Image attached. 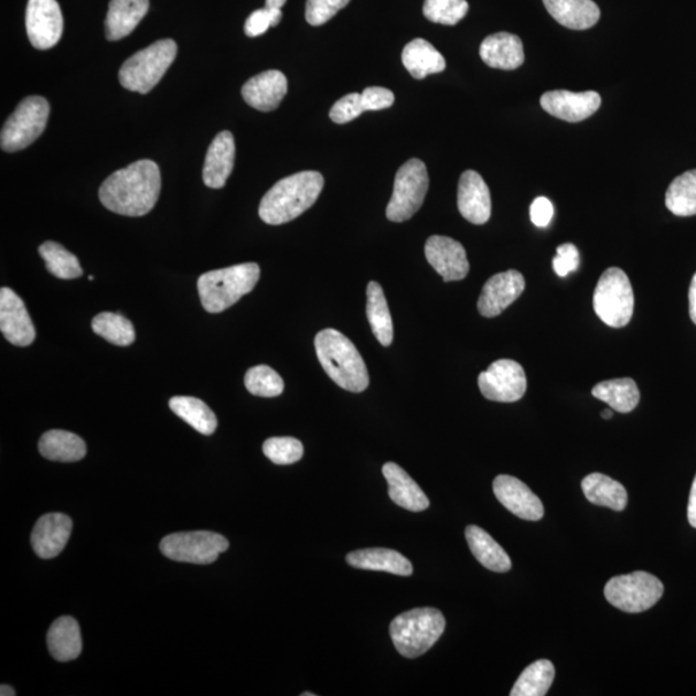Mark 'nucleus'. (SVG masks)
<instances>
[{"instance_id": "2f4dec72", "label": "nucleus", "mask_w": 696, "mask_h": 696, "mask_svg": "<svg viewBox=\"0 0 696 696\" xmlns=\"http://www.w3.org/2000/svg\"><path fill=\"white\" fill-rule=\"evenodd\" d=\"M586 499L596 506L608 507L614 511H623L629 502L625 488L618 481L595 472L582 481Z\"/></svg>"}, {"instance_id": "1a4fd4ad", "label": "nucleus", "mask_w": 696, "mask_h": 696, "mask_svg": "<svg viewBox=\"0 0 696 696\" xmlns=\"http://www.w3.org/2000/svg\"><path fill=\"white\" fill-rule=\"evenodd\" d=\"M50 104L41 96H30L13 111L0 135V144L7 152H17L40 139L47 126Z\"/></svg>"}, {"instance_id": "c756f323", "label": "nucleus", "mask_w": 696, "mask_h": 696, "mask_svg": "<svg viewBox=\"0 0 696 696\" xmlns=\"http://www.w3.org/2000/svg\"><path fill=\"white\" fill-rule=\"evenodd\" d=\"M471 553L484 568L495 572H506L512 568L511 558L491 534L481 527L471 525L465 529Z\"/></svg>"}, {"instance_id": "37998d69", "label": "nucleus", "mask_w": 696, "mask_h": 696, "mask_svg": "<svg viewBox=\"0 0 696 696\" xmlns=\"http://www.w3.org/2000/svg\"><path fill=\"white\" fill-rule=\"evenodd\" d=\"M350 2L351 0H308L306 20L312 26L324 25Z\"/></svg>"}, {"instance_id": "9b49d317", "label": "nucleus", "mask_w": 696, "mask_h": 696, "mask_svg": "<svg viewBox=\"0 0 696 696\" xmlns=\"http://www.w3.org/2000/svg\"><path fill=\"white\" fill-rule=\"evenodd\" d=\"M228 548L224 535L212 532H188L167 535L160 542L162 554L173 561L208 565Z\"/></svg>"}, {"instance_id": "bb28decb", "label": "nucleus", "mask_w": 696, "mask_h": 696, "mask_svg": "<svg viewBox=\"0 0 696 696\" xmlns=\"http://www.w3.org/2000/svg\"><path fill=\"white\" fill-rule=\"evenodd\" d=\"M346 560L356 569L386 571L401 577H409L413 574V566L408 558L394 549H358L349 554Z\"/></svg>"}, {"instance_id": "de8ad7c7", "label": "nucleus", "mask_w": 696, "mask_h": 696, "mask_svg": "<svg viewBox=\"0 0 696 696\" xmlns=\"http://www.w3.org/2000/svg\"><path fill=\"white\" fill-rule=\"evenodd\" d=\"M365 111H378L388 109L395 103L392 90L384 87H368L362 94Z\"/></svg>"}, {"instance_id": "39448f33", "label": "nucleus", "mask_w": 696, "mask_h": 696, "mask_svg": "<svg viewBox=\"0 0 696 696\" xmlns=\"http://www.w3.org/2000/svg\"><path fill=\"white\" fill-rule=\"evenodd\" d=\"M446 630V618L438 609L420 608L396 617L389 625L394 645L403 656L415 660L430 650Z\"/></svg>"}, {"instance_id": "6ab92c4d", "label": "nucleus", "mask_w": 696, "mask_h": 696, "mask_svg": "<svg viewBox=\"0 0 696 696\" xmlns=\"http://www.w3.org/2000/svg\"><path fill=\"white\" fill-rule=\"evenodd\" d=\"M458 210L473 225H484L492 216L491 191L475 171H465L459 180Z\"/></svg>"}, {"instance_id": "a211bd4d", "label": "nucleus", "mask_w": 696, "mask_h": 696, "mask_svg": "<svg viewBox=\"0 0 696 696\" xmlns=\"http://www.w3.org/2000/svg\"><path fill=\"white\" fill-rule=\"evenodd\" d=\"M493 491L496 500L520 518L538 522L545 515L542 501L522 480L500 475L494 480Z\"/></svg>"}, {"instance_id": "864d4df0", "label": "nucleus", "mask_w": 696, "mask_h": 696, "mask_svg": "<svg viewBox=\"0 0 696 696\" xmlns=\"http://www.w3.org/2000/svg\"><path fill=\"white\" fill-rule=\"evenodd\" d=\"M0 695H2V696H14V695H17V690H14L13 687L3 684L2 686H0Z\"/></svg>"}, {"instance_id": "c03bdc74", "label": "nucleus", "mask_w": 696, "mask_h": 696, "mask_svg": "<svg viewBox=\"0 0 696 696\" xmlns=\"http://www.w3.org/2000/svg\"><path fill=\"white\" fill-rule=\"evenodd\" d=\"M364 111L362 94H350L333 105L329 117L336 125H346L361 117Z\"/></svg>"}, {"instance_id": "423d86ee", "label": "nucleus", "mask_w": 696, "mask_h": 696, "mask_svg": "<svg viewBox=\"0 0 696 696\" xmlns=\"http://www.w3.org/2000/svg\"><path fill=\"white\" fill-rule=\"evenodd\" d=\"M175 56L178 44L174 41H158L126 61L119 72V82L128 90L149 94L162 81Z\"/></svg>"}, {"instance_id": "6e6d98bb", "label": "nucleus", "mask_w": 696, "mask_h": 696, "mask_svg": "<svg viewBox=\"0 0 696 696\" xmlns=\"http://www.w3.org/2000/svg\"><path fill=\"white\" fill-rule=\"evenodd\" d=\"M302 696H315V694H311V693H303Z\"/></svg>"}, {"instance_id": "4468645a", "label": "nucleus", "mask_w": 696, "mask_h": 696, "mask_svg": "<svg viewBox=\"0 0 696 696\" xmlns=\"http://www.w3.org/2000/svg\"><path fill=\"white\" fill-rule=\"evenodd\" d=\"M543 110L557 119L579 124L600 109L601 96L598 92L550 90L540 97Z\"/></svg>"}, {"instance_id": "9d476101", "label": "nucleus", "mask_w": 696, "mask_h": 696, "mask_svg": "<svg viewBox=\"0 0 696 696\" xmlns=\"http://www.w3.org/2000/svg\"><path fill=\"white\" fill-rule=\"evenodd\" d=\"M430 179L427 167L419 159H410L396 173L394 193L386 210L393 222L410 219L425 202Z\"/></svg>"}, {"instance_id": "c85d7f7f", "label": "nucleus", "mask_w": 696, "mask_h": 696, "mask_svg": "<svg viewBox=\"0 0 696 696\" xmlns=\"http://www.w3.org/2000/svg\"><path fill=\"white\" fill-rule=\"evenodd\" d=\"M401 60L413 78L419 81L428 75L442 73L447 67L446 58L425 40H415L405 45Z\"/></svg>"}, {"instance_id": "f704fd0d", "label": "nucleus", "mask_w": 696, "mask_h": 696, "mask_svg": "<svg viewBox=\"0 0 696 696\" xmlns=\"http://www.w3.org/2000/svg\"><path fill=\"white\" fill-rule=\"evenodd\" d=\"M170 408L175 416L185 420L197 432L210 436L216 431L217 417L212 409L203 403L191 396H174L170 400Z\"/></svg>"}, {"instance_id": "4c0bfd02", "label": "nucleus", "mask_w": 696, "mask_h": 696, "mask_svg": "<svg viewBox=\"0 0 696 696\" xmlns=\"http://www.w3.org/2000/svg\"><path fill=\"white\" fill-rule=\"evenodd\" d=\"M40 255L44 259L45 267H47V270L53 275V277L72 280L78 279L83 275L78 258L58 243H43L40 247Z\"/></svg>"}, {"instance_id": "cd10ccee", "label": "nucleus", "mask_w": 696, "mask_h": 696, "mask_svg": "<svg viewBox=\"0 0 696 696\" xmlns=\"http://www.w3.org/2000/svg\"><path fill=\"white\" fill-rule=\"evenodd\" d=\"M50 653L58 662H71L82 653L83 642L78 622L61 617L53 622L47 634Z\"/></svg>"}, {"instance_id": "f8f14e48", "label": "nucleus", "mask_w": 696, "mask_h": 696, "mask_svg": "<svg viewBox=\"0 0 696 696\" xmlns=\"http://www.w3.org/2000/svg\"><path fill=\"white\" fill-rule=\"evenodd\" d=\"M479 388L488 400L515 403L523 399L527 381L523 366L508 358L494 362L479 376Z\"/></svg>"}, {"instance_id": "0eeeda50", "label": "nucleus", "mask_w": 696, "mask_h": 696, "mask_svg": "<svg viewBox=\"0 0 696 696\" xmlns=\"http://www.w3.org/2000/svg\"><path fill=\"white\" fill-rule=\"evenodd\" d=\"M593 309L603 323L623 328L630 323L634 310V295L627 274L610 267L601 275L593 295Z\"/></svg>"}, {"instance_id": "603ef678", "label": "nucleus", "mask_w": 696, "mask_h": 696, "mask_svg": "<svg viewBox=\"0 0 696 696\" xmlns=\"http://www.w3.org/2000/svg\"><path fill=\"white\" fill-rule=\"evenodd\" d=\"M287 3V0H266L265 9L281 10Z\"/></svg>"}, {"instance_id": "b1692460", "label": "nucleus", "mask_w": 696, "mask_h": 696, "mask_svg": "<svg viewBox=\"0 0 696 696\" xmlns=\"http://www.w3.org/2000/svg\"><path fill=\"white\" fill-rule=\"evenodd\" d=\"M388 484V495L397 506L411 512L430 507V501L422 489L405 472L399 464L388 462L382 469Z\"/></svg>"}, {"instance_id": "20e7f679", "label": "nucleus", "mask_w": 696, "mask_h": 696, "mask_svg": "<svg viewBox=\"0 0 696 696\" xmlns=\"http://www.w3.org/2000/svg\"><path fill=\"white\" fill-rule=\"evenodd\" d=\"M259 275V266L251 263L203 274L197 280V290L204 310L218 313L232 308L255 289Z\"/></svg>"}, {"instance_id": "393cba45", "label": "nucleus", "mask_w": 696, "mask_h": 696, "mask_svg": "<svg viewBox=\"0 0 696 696\" xmlns=\"http://www.w3.org/2000/svg\"><path fill=\"white\" fill-rule=\"evenodd\" d=\"M149 7V0H111L105 21L107 40L115 42L131 34Z\"/></svg>"}, {"instance_id": "412c9836", "label": "nucleus", "mask_w": 696, "mask_h": 696, "mask_svg": "<svg viewBox=\"0 0 696 696\" xmlns=\"http://www.w3.org/2000/svg\"><path fill=\"white\" fill-rule=\"evenodd\" d=\"M287 92L288 81L279 71L258 74L242 88L244 101L264 113L277 110Z\"/></svg>"}, {"instance_id": "2eb2a0df", "label": "nucleus", "mask_w": 696, "mask_h": 696, "mask_svg": "<svg viewBox=\"0 0 696 696\" xmlns=\"http://www.w3.org/2000/svg\"><path fill=\"white\" fill-rule=\"evenodd\" d=\"M425 255L443 281L463 280L469 275L470 263L465 249L461 243L448 236H431L426 242Z\"/></svg>"}, {"instance_id": "aec40b11", "label": "nucleus", "mask_w": 696, "mask_h": 696, "mask_svg": "<svg viewBox=\"0 0 696 696\" xmlns=\"http://www.w3.org/2000/svg\"><path fill=\"white\" fill-rule=\"evenodd\" d=\"M72 518L64 514H49L38 520L32 534L34 553L49 560L63 553L71 539Z\"/></svg>"}, {"instance_id": "f257e3e1", "label": "nucleus", "mask_w": 696, "mask_h": 696, "mask_svg": "<svg viewBox=\"0 0 696 696\" xmlns=\"http://www.w3.org/2000/svg\"><path fill=\"white\" fill-rule=\"evenodd\" d=\"M162 175L152 160L143 159L114 172L99 188L105 208L128 217H142L154 208Z\"/></svg>"}, {"instance_id": "72a5a7b5", "label": "nucleus", "mask_w": 696, "mask_h": 696, "mask_svg": "<svg viewBox=\"0 0 696 696\" xmlns=\"http://www.w3.org/2000/svg\"><path fill=\"white\" fill-rule=\"evenodd\" d=\"M596 399L610 405L619 413H631L640 403V392L632 378H615L601 382L592 389Z\"/></svg>"}, {"instance_id": "4d7b16f0", "label": "nucleus", "mask_w": 696, "mask_h": 696, "mask_svg": "<svg viewBox=\"0 0 696 696\" xmlns=\"http://www.w3.org/2000/svg\"><path fill=\"white\" fill-rule=\"evenodd\" d=\"M88 279H89V281H94L95 278L92 277V275H90V277Z\"/></svg>"}, {"instance_id": "a18cd8bd", "label": "nucleus", "mask_w": 696, "mask_h": 696, "mask_svg": "<svg viewBox=\"0 0 696 696\" xmlns=\"http://www.w3.org/2000/svg\"><path fill=\"white\" fill-rule=\"evenodd\" d=\"M282 19L281 10L263 9L250 14L244 32L250 38L263 35L271 26H278Z\"/></svg>"}, {"instance_id": "ddd939ff", "label": "nucleus", "mask_w": 696, "mask_h": 696, "mask_svg": "<svg viewBox=\"0 0 696 696\" xmlns=\"http://www.w3.org/2000/svg\"><path fill=\"white\" fill-rule=\"evenodd\" d=\"M26 32L36 50L55 47L64 32V18L57 0H29Z\"/></svg>"}, {"instance_id": "a878e982", "label": "nucleus", "mask_w": 696, "mask_h": 696, "mask_svg": "<svg viewBox=\"0 0 696 696\" xmlns=\"http://www.w3.org/2000/svg\"><path fill=\"white\" fill-rule=\"evenodd\" d=\"M558 24L572 30H587L598 24L601 12L593 0H543Z\"/></svg>"}, {"instance_id": "6e6552de", "label": "nucleus", "mask_w": 696, "mask_h": 696, "mask_svg": "<svg viewBox=\"0 0 696 696\" xmlns=\"http://www.w3.org/2000/svg\"><path fill=\"white\" fill-rule=\"evenodd\" d=\"M664 586L653 574L634 571L611 578L606 586V598L625 613H642L662 599Z\"/></svg>"}, {"instance_id": "a19ab883", "label": "nucleus", "mask_w": 696, "mask_h": 696, "mask_svg": "<svg viewBox=\"0 0 696 696\" xmlns=\"http://www.w3.org/2000/svg\"><path fill=\"white\" fill-rule=\"evenodd\" d=\"M469 12L468 0H426L424 14L435 24L453 26Z\"/></svg>"}, {"instance_id": "5701e85b", "label": "nucleus", "mask_w": 696, "mask_h": 696, "mask_svg": "<svg viewBox=\"0 0 696 696\" xmlns=\"http://www.w3.org/2000/svg\"><path fill=\"white\" fill-rule=\"evenodd\" d=\"M480 56L488 66L501 68V71H515L524 64V45L517 35L493 34L481 43Z\"/></svg>"}, {"instance_id": "7ed1b4c3", "label": "nucleus", "mask_w": 696, "mask_h": 696, "mask_svg": "<svg viewBox=\"0 0 696 696\" xmlns=\"http://www.w3.org/2000/svg\"><path fill=\"white\" fill-rule=\"evenodd\" d=\"M321 366L336 385L350 393H363L370 386V373L355 344L335 329H324L315 336Z\"/></svg>"}, {"instance_id": "79ce46f5", "label": "nucleus", "mask_w": 696, "mask_h": 696, "mask_svg": "<svg viewBox=\"0 0 696 696\" xmlns=\"http://www.w3.org/2000/svg\"><path fill=\"white\" fill-rule=\"evenodd\" d=\"M263 449L275 464H293L303 457L302 442L295 438H271L265 441Z\"/></svg>"}, {"instance_id": "7c9ffc66", "label": "nucleus", "mask_w": 696, "mask_h": 696, "mask_svg": "<svg viewBox=\"0 0 696 696\" xmlns=\"http://www.w3.org/2000/svg\"><path fill=\"white\" fill-rule=\"evenodd\" d=\"M366 315H368L372 332L382 346H392L394 341L393 318L384 289L377 281H371L366 288Z\"/></svg>"}, {"instance_id": "ea45409f", "label": "nucleus", "mask_w": 696, "mask_h": 696, "mask_svg": "<svg viewBox=\"0 0 696 696\" xmlns=\"http://www.w3.org/2000/svg\"><path fill=\"white\" fill-rule=\"evenodd\" d=\"M244 384L248 392L255 396L277 397L285 392V381L267 365H258L250 368Z\"/></svg>"}, {"instance_id": "49530a36", "label": "nucleus", "mask_w": 696, "mask_h": 696, "mask_svg": "<svg viewBox=\"0 0 696 696\" xmlns=\"http://www.w3.org/2000/svg\"><path fill=\"white\" fill-rule=\"evenodd\" d=\"M554 271L560 278L568 277L570 272L577 271L579 267V251L574 244L566 243L557 248V256L554 258Z\"/></svg>"}, {"instance_id": "473e14b6", "label": "nucleus", "mask_w": 696, "mask_h": 696, "mask_svg": "<svg viewBox=\"0 0 696 696\" xmlns=\"http://www.w3.org/2000/svg\"><path fill=\"white\" fill-rule=\"evenodd\" d=\"M40 451L50 461L68 463L78 462L86 457L87 447L78 435L52 430L42 436Z\"/></svg>"}, {"instance_id": "09e8293b", "label": "nucleus", "mask_w": 696, "mask_h": 696, "mask_svg": "<svg viewBox=\"0 0 696 696\" xmlns=\"http://www.w3.org/2000/svg\"><path fill=\"white\" fill-rule=\"evenodd\" d=\"M554 205L547 197L535 199L531 206V219L537 227H547L554 218Z\"/></svg>"}, {"instance_id": "dca6fc26", "label": "nucleus", "mask_w": 696, "mask_h": 696, "mask_svg": "<svg viewBox=\"0 0 696 696\" xmlns=\"http://www.w3.org/2000/svg\"><path fill=\"white\" fill-rule=\"evenodd\" d=\"M0 331L19 347L30 346L36 336L24 301L10 288L0 289Z\"/></svg>"}, {"instance_id": "58836bf2", "label": "nucleus", "mask_w": 696, "mask_h": 696, "mask_svg": "<svg viewBox=\"0 0 696 696\" xmlns=\"http://www.w3.org/2000/svg\"><path fill=\"white\" fill-rule=\"evenodd\" d=\"M94 332L117 346L126 347L136 340L133 324L127 318L114 312H101L92 320Z\"/></svg>"}, {"instance_id": "8fccbe9b", "label": "nucleus", "mask_w": 696, "mask_h": 696, "mask_svg": "<svg viewBox=\"0 0 696 696\" xmlns=\"http://www.w3.org/2000/svg\"><path fill=\"white\" fill-rule=\"evenodd\" d=\"M687 518L688 523L696 529V475L693 481L690 496H688Z\"/></svg>"}, {"instance_id": "5fc2aeb1", "label": "nucleus", "mask_w": 696, "mask_h": 696, "mask_svg": "<svg viewBox=\"0 0 696 696\" xmlns=\"http://www.w3.org/2000/svg\"><path fill=\"white\" fill-rule=\"evenodd\" d=\"M601 417H602L603 419H610L611 417H613V410H609V409L603 410V411L601 413Z\"/></svg>"}, {"instance_id": "e433bc0d", "label": "nucleus", "mask_w": 696, "mask_h": 696, "mask_svg": "<svg viewBox=\"0 0 696 696\" xmlns=\"http://www.w3.org/2000/svg\"><path fill=\"white\" fill-rule=\"evenodd\" d=\"M555 678V667L549 661L534 662L518 677L511 696H545Z\"/></svg>"}, {"instance_id": "f3484780", "label": "nucleus", "mask_w": 696, "mask_h": 696, "mask_svg": "<svg viewBox=\"0 0 696 696\" xmlns=\"http://www.w3.org/2000/svg\"><path fill=\"white\" fill-rule=\"evenodd\" d=\"M525 289V279L516 270L494 275L485 282L478 309L484 318H495L514 303Z\"/></svg>"}, {"instance_id": "f03ea898", "label": "nucleus", "mask_w": 696, "mask_h": 696, "mask_svg": "<svg viewBox=\"0 0 696 696\" xmlns=\"http://www.w3.org/2000/svg\"><path fill=\"white\" fill-rule=\"evenodd\" d=\"M324 188L323 174L304 171L289 175L267 191L259 204V217L267 225H282L300 217L317 203Z\"/></svg>"}, {"instance_id": "4be33fe9", "label": "nucleus", "mask_w": 696, "mask_h": 696, "mask_svg": "<svg viewBox=\"0 0 696 696\" xmlns=\"http://www.w3.org/2000/svg\"><path fill=\"white\" fill-rule=\"evenodd\" d=\"M235 140L232 132L224 131L213 140L206 152L203 180L211 189H222L234 170Z\"/></svg>"}, {"instance_id": "3c124183", "label": "nucleus", "mask_w": 696, "mask_h": 696, "mask_svg": "<svg viewBox=\"0 0 696 696\" xmlns=\"http://www.w3.org/2000/svg\"><path fill=\"white\" fill-rule=\"evenodd\" d=\"M688 313L696 325V274L693 277L690 289H688Z\"/></svg>"}, {"instance_id": "c9c22d12", "label": "nucleus", "mask_w": 696, "mask_h": 696, "mask_svg": "<svg viewBox=\"0 0 696 696\" xmlns=\"http://www.w3.org/2000/svg\"><path fill=\"white\" fill-rule=\"evenodd\" d=\"M665 205L675 216H696V170L687 171L672 181L665 194Z\"/></svg>"}]
</instances>
